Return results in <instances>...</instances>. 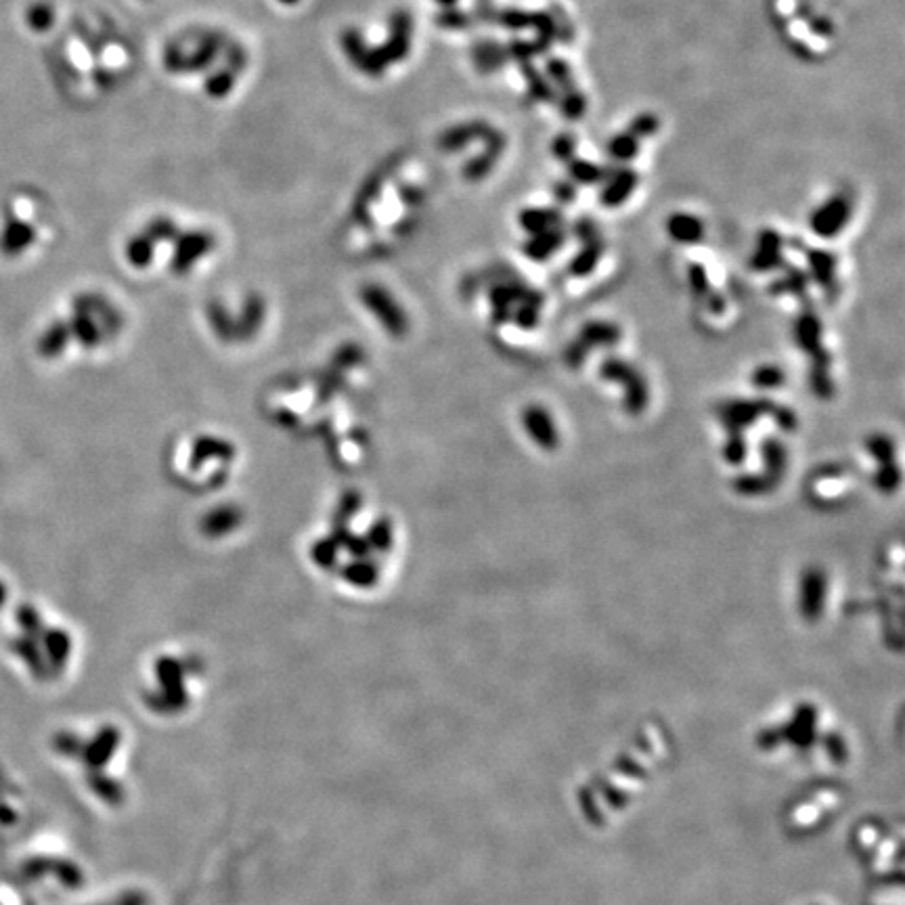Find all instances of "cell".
<instances>
[{
  "label": "cell",
  "instance_id": "cell-7",
  "mask_svg": "<svg viewBox=\"0 0 905 905\" xmlns=\"http://www.w3.org/2000/svg\"><path fill=\"white\" fill-rule=\"evenodd\" d=\"M666 231L679 243H696L705 235V224H702L700 218L692 216V214L677 212L666 220Z\"/></svg>",
  "mask_w": 905,
  "mask_h": 905
},
{
  "label": "cell",
  "instance_id": "cell-20",
  "mask_svg": "<svg viewBox=\"0 0 905 905\" xmlns=\"http://www.w3.org/2000/svg\"><path fill=\"white\" fill-rule=\"evenodd\" d=\"M573 176L579 178V181H587L591 183L598 178V170H595V166L591 164H585V162H579L573 166Z\"/></svg>",
  "mask_w": 905,
  "mask_h": 905
},
{
  "label": "cell",
  "instance_id": "cell-24",
  "mask_svg": "<svg viewBox=\"0 0 905 905\" xmlns=\"http://www.w3.org/2000/svg\"><path fill=\"white\" fill-rule=\"evenodd\" d=\"M440 3H444V4H451V3H455V0H440Z\"/></svg>",
  "mask_w": 905,
  "mask_h": 905
},
{
  "label": "cell",
  "instance_id": "cell-10",
  "mask_svg": "<svg viewBox=\"0 0 905 905\" xmlns=\"http://www.w3.org/2000/svg\"><path fill=\"white\" fill-rule=\"evenodd\" d=\"M559 243H562V235L558 231H545V233L534 235V240L526 246V254L534 260H545Z\"/></svg>",
  "mask_w": 905,
  "mask_h": 905
},
{
  "label": "cell",
  "instance_id": "cell-14",
  "mask_svg": "<svg viewBox=\"0 0 905 905\" xmlns=\"http://www.w3.org/2000/svg\"><path fill=\"white\" fill-rule=\"evenodd\" d=\"M819 336H821V327H819V321L811 317V314H807V317H803L799 321V325H796V338H799L801 347L811 350L819 344Z\"/></svg>",
  "mask_w": 905,
  "mask_h": 905
},
{
  "label": "cell",
  "instance_id": "cell-17",
  "mask_svg": "<svg viewBox=\"0 0 905 905\" xmlns=\"http://www.w3.org/2000/svg\"><path fill=\"white\" fill-rule=\"evenodd\" d=\"M811 271L813 275L818 277V281L824 285V288H828V283L835 277V258L821 252L811 256Z\"/></svg>",
  "mask_w": 905,
  "mask_h": 905
},
{
  "label": "cell",
  "instance_id": "cell-13",
  "mask_svg": "<svg viewBox=\"0 0 905 905\" xmlns=\"http://www.w3.org/2000/svg\"><path fill=\"white\" fill-rule=\"evenodd\" d=\"M551 224H556V214H551V212L528 210V212L522 214V226L526 231H531L533 235L551 231Z\"/></svg>",
  "mask_w": 905,
  "mask_h": 905
},
{
  "label": "cell",
  "instance_id": "cell-8",
  "mask_svg": "<svg viewBox=\"0 0 905 905\" xmlns=\"http://www.w3.org/2000/svg\"><path fill=\"white\" fill-rule=\"evenodd\" d=\"M779 249H782V240H779L778 233L767 231V233L761 235L759 248H757V252H754V258H753L754 269L770 271L771 266H776L779 258H782Z\"/></svg>",
  "mask_w": 905,
  "mask_h": 905
},
{
  "label": "cell",
  "instance_id": "cell-12",
  "mask_svg": "<svg viewBox=\"0 0 905 905\" xmlns=\"http://www.w3.org/2000/svg\"><path fill=\"white\" fill-rule=\"evenodd\" d=\"M763 457H765L767 469H770V474H771V482H776L779 476H782L784 466H786V451H784L782 443H778V440H767V443L763 444Z\"/></svg>",
  "mask_w": 905,
  "mask_h": 905
},
{
  "label": "cell",
  "instance_id": "cell-6",
  "mask_svg": "<svg viewBox=\"0 0 905 905\" xmlns=\"http://www.w3.org/2000/svg\"><path fill=\"white\" fill-rule=\"evenodd\" d=\"M767 409L765 401H736L731 404H725L722 409V418L725 426L731 428V430H738V436H740L742 428H746L757 421V418Z\"/></svg>",
  "mask_w": 905,
  "mask_h": 905
},
{
  "label": "cell",
  "instance_id": "cell-19",
  "mask_svg": "<svg viewBox=\"0 0 905 905\" xmlns=\"http://www.w3.org/2000/svg\"><path fill=\"white\" fill-rule=\"evenodd\" d=\"M744 452H746V446H744L742 436H731L728 446H725V457L731 463H740L744 461Z\"/></svg>",
  "mask_w": 905,
  "mask_h": 905
},
{
  "label": "cell",
  "instance_id": "cell-9",
  "mask_svg": "<svg viewBox=\"0 0 905 905\" xmlns=\"http://www.w3.org/2000/svg\"><path fill=\"white\" fill-rule=\"evenodd\" d=\"M635 189V175L629 170L618 172V175L612 178V181L606 184V189L601 192V204L604 206H621L624 200L633 193Z\"/></svg>",
  "mask_w": 905,
  "mask_h": 905
},
{
  "label": "cell",
  "instance_id": "cell-15",
  "mask_svg": "<svg viewBox=\"0 0 905 905\" xmlns=\"http://www.w3.org/2000/svg\"><path fill=\"white\" fill-rule=\"evenodd\" d=\"M784 371L776 365H763V367H757L753 371V384L757 386V388H763V390H770V388H779V386L784 384Z\"/></svg>",
  "mask_w": 905,
  "mask_h": 905
},
{
  "label": "cell",
  "instance_id": "cell-23",
  "mask_svg": "<svg viewBox=\"0 0 905 905\" xmlns=\"http://www.w3.org/2000/svg\"><path fill=\"white\" fill-rule=\"evenodd\" d=\"M9 593H11V591H9V585H7V581H4V579H3V576H0V610H3V608H4V606H7Z\"/></svg>",
  "mask_w": 905,
  "mask_h": 905
},
{
  "label": "cell",
  "instance_id": "cell-3",
  "mask_svg": "<svg viewBox=\"0 0 905 905\" xmlns=\"http://www.w3.org/2000/svg\"><path fill=\"white\" fill-rule=\"evenodd\" d=\"M851 216V204L843 195H835L828 200L824 206H819L811 216V229L819 237H835L836 233L847 226Z\"/></svg>",
  "mask_w": 905,
  "mask_h": 905
},
{
  "label": "cell",
  "instance_id": "cell-21",
  "mask_svg": "<svg viewBox=\"0 0 905 905\" xmlns=\"http://www.w3.org/2000/svg\"><path fill=\"white\" fill-rule=\"evenodd\" d=\"M689 279H692L694 283V291H698V294H706L708 289V279H706V273L702 266H694L692 271H689Z\"/></svg>",
  "mask_w": 905,
  "mask_h": 905
},
{
  "label": "cell",
  "instance_id": "cell-4",
  "mask_svg": "<svg viewBox=\"0 0 905 905\" xmlns=\"http://www.w3.org/2000/svg\"><path fill=\"white\" fill-rule=\"evenodd\" d=\"M618 338H621V331H618V327L615 323H606V321H593V323H587L585 327H583L579 342L573 344V347L568 348V361L573 359L575 355H579L575 361V365H579L581 359L587 355L589 348L591 347H610V344L618 342Z\"/></svg>",
  "mask_w": 905,
  "mask_h": 905
},
{
  "label": "cell",
  "instance_id": "cell-16",
  "mask_svg": "<svg viewBox=\"0 0 905 905\" xmlns=\"http://www.w3.org/2000/svg\"><path fill=\"white\" fill-rule=\"evenodd\" d=\"M637 153V136L631 135V133H624V135H618L615 141L610 143V156L621 159V162H624V159H631Z\"/></svg>",
  "mask_w": 905,
  "mask_h": 905
},
{
  "label": "cell",
  "instance_id": "cell-18",
  "mask_svg": "<svg viewBox=\"0 0 905 905\" xmlns=\"http://www.w3.org/2000/svg\"><path fill=\"white\" fill-rule=\"evenodd\" d=\"M598 258H599L598 248L587 246L579 256H576V260L573 262V273H575V275H587V273L593 271V266H595V262H598Z\"/></svg>",
  "mask_w": 905,
  "mask_h": 905
},
{
  "label": "cell",
  "instance_id": "cell-2",
  "mask_svg": "<svg viewBox=\"0 0 905 905\" xmlns=\"http://www.w3.org/2000/svg\"><path fill=\"white\" fill-rule=\"evenodd\" d=\"M522 424L533 443L539 444L541 449L545 451L558 449L559 444L558 424L545 407H541V404H531V407L524 409Z\"/></svg>",
  "mask_w": 905,
  "mask_h": 905
},
{
  "label": "cell",
  "instance_id": "cell-11",
  "mask_svg": "<svg viewBox=\"0 0 905 905\" xmlns=\"http://www.w3.org/2000/svg\"><path fill=\"white\" fill-rule=\"evenodd\" d=\"M868 451L874 455V460L883 466H893L895 463V444H893L891 438H886L885 434H874V436L868 438Z\"/></svg>",
  "mask_w": 905,
  "mask_h": 905
},
{
  "label": "cell",
  "instance_id": "cell-5",
  "mask_svg": "<svg viewBox=\"0 0 905 905\" xmlns=\"http://www.w3.org/2000/svg\"><path fill=\"white\" fill-rule=\"evenodd\" d=\"M799 587H801L799 589V601H801L803 615L815 616L821 608H824L826 589H828L826 573L819 568H807L805 573L801 575Z\"/></svg>",
  "mask_w": 905,
  "mask_h": 905
},
{
  "label": "cell",
  "instance_id": "cell-22",
  "mask_svg": "<svg viewBox=\"0 0 905 905\" xmlns=\"http://www.w3.org/2000/svg\"><path fill=\"white\" fill-rule=\"evenodd\" d=\"M654 128H656V120H654V118H650V116H644V118H640V120H637L633 124V130H631V135L637 136V135H644V133H652Z\"/></svg>",
  "mask_w": 905,
  "mask_h": 905
},
{
  "label": "cell",
  "instance_id": "cell-1",
  "mask_svg": "<svg viewBox=\"0 0 905 905\" xmlns=\"http://www.w3.org/2000/svg\"><path fill=\"white\" fill-rule=\"evenodd\" d=\"M599 373L601 378L610 379V382L624 384V409H627L629 413H641V411L648 407L650 392H648L646 379L641 378V373L635 371V367H631L629 363L608 359L601 363Z\"/></svg>",
  "mask_w": 905,
  "mask_h": 905
}]
</instances>
